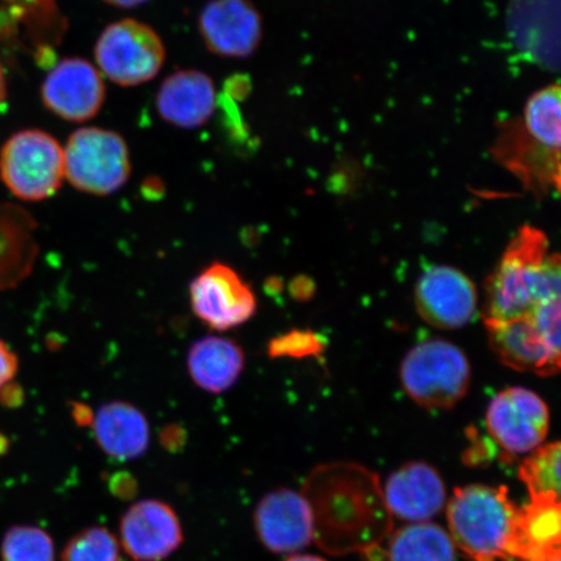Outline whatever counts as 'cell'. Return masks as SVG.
<instances>
[{"instance_id": "1", "label": "cell", "mask_w": 561, "mask_h": 561, "mask_svg": "<svg viewBox=\"0 0 561 561\" xmlns=\"http://www.w3.org/2000/svg\"><path fill=\"white\" fill-rule=\"evenodd\" d=\"M316 471L304 491L314 518V541L332 553L366 552L381 546L391 524L374 520L391 516L380 482L366 469L353 465ZM392 517V516H391Z\"/></svg>"}, {"instance_id": "2", "label": "cell", "mask_w": 561, "mask_h": 561, "mask_svg": "<svg viewBox=\"0 0 561 561\" xmlns=\"http://www.w3.org/2000/svg\"><path fill=\"white\" fill-rule=\"evenodd\" d=\"M560 256L551 254L542 230L517 231L485 284L483 320H508L561 298Z\"/></svg>"}, {"instance_id": "3", "label": "cell", "mask_w": 561, "mask_h": 561, "mask_svg": "<svg viewBox=\"0 0 561 561\" xmlns=\"http://www.w3.org/2000/svg\"><path fill=\"white\" fill-rule=\"evenodd\" d=\"M518 507L504 486L455 489L447 520L456 547L473 561L511 558Z\"/></svg>"}, {"instance_id": "4", "label": "cell", "mask_w": 561, "mask_h": 561, "mask_svg": "<svg viewBox=\"0 0 561 561\" xmlns=\"http://www.w3.org/2000/svg\"><path fill=\"white\" fill-rule=\"evenodd\" d=\"M561 298L508 320H483L491 350L504 366L541 377L560 370Z\"/></svg>"}, {"instance_id": "5", "label": "cell", "mask_w": 561, "mask_h": 561, "mask_svg": "<svg viewBox=\"0 0 561 561\" xmlns=\"http://www.w3.org/2000/svg\"><path fill=\"white\" fill-rule=\"evenodd\" d=\"M401 380L413 402L427 410H450L467 396L471 366L453 343L425 341L404 357Z\"/></svg>"}, {"instance_id": "6", "label": "cell", "mask_w": 561, "mask_h": 561, "mask_svg": "<svg viewBox=\"0 0 561 561\" xmlns=\"http://www.w3.org/2000/svg\"><path fill=\"white\" fill-rule=\"evenodd\" d=\"M62 151L65 178L76 191L107 196L130 179L129 147L117 131L85 126L69 136Z\"/></svg>"}, {"instance_id": "7", "label": "cell", "mask_w": 561, "mask_h": 561, "mask_svg": "<svg viewBox=\"0 0 561 561\" xmlns=\"http://www.w3.org/2000/svg\"><path fill=\"white\" fill-rule=\"evenodd\" d=\"M0 179L21 201L51 198L66 180L59 140L39 129L16 133L0 150Z\"/></svg>"}, {"instance_id": "8", "label": "cell", "mask_w": 561, "mask_h": 561, "mask_svg": "<svg viewBox=\"0 0 561 561\" xmlns=\"http://www.w3.org/2000/svg\"><path fill=\"white\" fill-rule=\"evenodd\" d=\"M96 68L111 82L135 88L150 82L165 62L163 39L150 25L136 19L110 24L96 39Z\"/></svg>"}, {"instance_id": "9", "label": "cell", "mask_w": 561, "mask_h": 561, "mask_svg": "<svg viewBox=\"0 0 561 561\" xmlns=\"http://www.w3.org/2000/svg\"><path fill=\"white\" fill-rule=\"evenodd\" d=\"M193 313L210 331L228 332L254 318L257 300L240 273L226 263L206 266L188 287Z\"/></svg>"}, {"instance_id": "10", "label": "cell", "mask_w": 561, "mask_h": 561, "mask_svg": "<svg viewBox=\"0 0 561 561\" xmlns=\"http://www.w3.org/2000/svg\"><path fill=\"white\" fill-rule=\"evenodd\" d=\"M490 436L504 451L517 455L535 451L549 433L550 411L541 397L524 388H508L488 407Z\"/></svg>"}, {"instance_id": "11", "label": "cell", "mask_w": 561, "mask_h": 561, "mask_svg": "<svg viewBox=\"0 0 561 561\" xmlns=\"http://www.w3.org/2000/svg\"><path fill=\"white\" fill-rule=\"evenodd\" d=\"M45 107L70 123H85L100 114L105 101L103 76L90 61L62 59L46 76L41 89Z\"/></svg>"}, {"instance_id": "12", "label": "cell", "mask_w": 561, "mask_h": 561, "mask_svg": "<svg viewBox=\"0 0 561 561\" xmlns=\"http://www.w3.org/2000/svg\"><path fill=\"white\" fill-rule=\"evenodd\" d=\"M198 30L208 50L222 58H250L263 39L262 15L250 0H210Z\"/></svg>"}, {"instance_id": "13", "label": "cell", "mask_w": 561, "mask_h": 561, "mask_svg": "<svg viewBox=\"0 0 561 561\" xmlns=\"http://www.w3.org/2000/svg\"><path fill=\"white\" fill-rule=\"evenodd\" d=\"M493 156L523 182L526 191L547 196L560 191V151L539 144L518 118L502 126Z\"/></svg>"}, {"instance_id": "14", "label": "cell", "mask_w": 561, "mask_h": 561, "mask_svg": "<svg viewBox=\"0 0 561 561\" xmlns=\"http://www.w3.org/2000/svg\"><path fill=\"white\" fill-rule=\"evenodd\" d=\"M416 310L427 324L459 329L471 322L477 311V290L465 273L446 265H434L419 278Z\"/></svg>"}, {"instance_id": "15", "label": "cell", "mask_w": 561, "mask_h": 561, "mask_svg": "<svg viewBox=\"0 0 561 561\" xmlns=\"http://www.w3.org/2000/svg\"><path fill=\"white\" fill-rule=\"evenodd\" d=\"M255 529L261 542L272 552L293 553L314 541V518L304 493L278 489L257 504Z\"/></svg>"}, {"instance_id": "16", "label": "cell", "mask_w": 561, "mask_h": 561, "mask_svg": "<svg viewBox=\"0 0 561 561\" xmlns=\"http://www.w3.org/2000/svg\"><path fill=\"white\" fill-rule=\"evenodd\" d=\"M184 535L179 516L167 503L140 501L125 512L121 523V545L136 561H160L179 549Z\"/></svg>"}, {"instance_id": "17", "label": "cell", "mask_w": 561, "mask_h": 561, "mask_svg": "<svg viewBox=\"0 0 561 561\" xmlns=\"http://www.w3.org/2000/svg\"><path fill=\"white\" fill-rule=\"evenodd\" d=\"M391 516L409 523L431 522L446 506L440 474L424 461H411L389 476L382 490Z\"/></svg>"}, {"instance_id": "18", "label": "cell", "mask_w": 561, "mask_h": 561, "mask_svg": "<svg viewBox=\"0 0 561 561\" xmlns=\"http://www.w3.org/2000/svg\"><path fill=\"white\" fill-rule=\"evenodd\" d=\"M158 114L175 128L196 129L213 118L219 98L215 82L196 69L178 70L161 82L157 94Z\"/></svg>"}, {"instance_id": "19", "label": "cell", "mask_w": 561, "mask_h": 561, "mask_svg": "<svg viewBox=\"0 0 561 561\" xmlns=\"http://www.w3.org/2000/svg\"><path fill=\"white\" fill-rule=\"evenodd\" d=\"M560 500L551 496L530 497L528 506L518 508L511 558L560 561Z\"/></svg>"}, {"instance_id": "20", "label": "cell", "mask_w": 561, "mask_h": 561, "mask_svg": "<svg viewBox=\"0 0 561 561\" xmlns=\"http://www.w3.org/2000/svg\"><path fill=\"white\" fill-rule=\"evenodd\" d=\"M187 374L199 389L219 396L240 381L245 366L242 346L228 336L210 334L187 351Z\"/></svg>"}, {"instance_id": "21", "label": "cell", "mask_w": 561, "mask_h": 561, "mask_svg": "<svg viewBox=\"0 0 561 561\" xmlns=\"http://www.w3.org/2000/svg\"><path fill=\"white\" fill-rule=\"evenodd\" d=\"M98 445L117 460L142 456L150 444V426L142 412L128 402L105 403L93 416Z\"/></svg>"}, {"instance_id": "22", "label": "cell", "mask_w": 561, "mask_h": 561, "mask_svg": "<svg viewBox=\"0 0 561 561\" xmlns=\"http://www.w3.org/2000/svg\"><path fill=\"white\" fill-rule=\"evenodd\" d=\"M386 549L376 546L364 553L368 561H455L450 533L431 523H409L388 536Z\"/></svg>"}, {"instance_id": "23", "label": "cell", "mask_w": 561, "mask_h": 561, "mask_svg": "<svg viewBox=\"0 0 561 561\" xmlns=\"http://www.w3.org/2000/svg\"><path fill=\"white\" fill-rule=\"evenodd\" d=\"M35 224L24 209L0 206V284L15 286L30 275L38 245Z\"/></svg>"}, {"instance_id": "24", "label": "cell", "mask_w": 561, "mask_h": 561, "mask_svg": "<svg viewBox=\"0 0 561 561\" xmlns=\"http://www.w3.org/2000/svg\"><path fill=\"white\" fill-rule=\"evenodd\" d=\"M560 87L558 83L533 94L525 104L522 123L526 131L539 144L560 151Z\"/></svg>"}, {"instance_id": "25", "label": "cell", "mask_w": 561, "mask_h": 561, "mask_svg": "<svg viewBox=\"0 0 561 561\" xmlns=\"http://www.w3.org/2000/svg\"><path fill=\"white\" fill-rule=\"evenodd\" d=\"M518 476L530 497L551 496L560 500V444L546 445L531 451L523 461Z\"/></svg>"}, {"instance_id": "26", "label": "cell", "mask_w": 561, "mask_h": 561, "mask_svg": "<svg viewBox=\"0 0 561 561\" xmlns=\"http://www.w3.org/2000/svg\"><path fill=\"white\" fill-rule=\"evenodd\" d=\"M2 561H55L53 538L37 526H13L0 547Z\"/></svg>"}, {"instance_id": "27", "label": "cell", "mask_w": 561, "mask_h": 561, "mask_svg": "<svg viewBox=\"0 0 561 561\" xmlns=\"http://www.w3.org/2000/svg\"><path fill=\"white\" fill-rule=\"evenodd\" d=\"M61 561H121V543L108 529L94 526L70 539Z\"/></svg>"}, {"instance_id": "28", "label": "cell", "mask_w": 561, "mask_h": 561, "mask_svg": "<svg viewBox=\"0 0 561 561\" xmlns=\"http://www.w3.org/2000/svg\"><path fill=\"white\" fill-rule=\"evenodd\" d=\"M321 342L311 332L293 331L276 336L270 342L271 357H306L318 354Z\"/></svg>"}, {"instance_id": "29", "label": "cell", "mask_w": 561, "mask_h": 561, "mask_svg": "<svg viewBox=\"0 0 561 561\" xmlns=\"http://www.w3.org/2000/svg\"><path fill=\"white\" fill-rule=\"evenodd\" d=\"M18 369V356L5 342L0 340V392L11 385L13 378L16 377Z\"/></svg>"}, {"instance_id": "30", "label": "cell", "mask_w": 561, "mask_h": 561, "mask_svg": "<svg viewBox=\"0 0 561 561\" xmlns=\"http://www.w3.org/2000/svg\"><path fill=\"white\" fill-rule=\"evenodd\" d=\"M104 2L117 7V9H136V7L149 3L150 0H104Z\"/></svg>"}, {"instance_id": "31", "label": "cell", "mask_w": 561, "mask_h": 561, "mask_svg": "<svg viewBox=\"0 0 561 561\" xmlns=\"http://www.w3.org/2000/svg\"><path fill=\"white\" fill-rule=\"evenodd\" d=\"M144 191L146 196H149V194L152 193L151 198H157L160 193L164 192V187L161 184L159 185L158 180H147L145 182Z\"/></svg>"}, {"instance_id": "32", "label": "cell", "mask_w": 561, "mask_h": 561, "mask_svg": "<svg viewBox=\"0 0 561 561\" xmlns=\"http://www.w3.org/2000/svg\"><path fill=\"white\" fill-rule=\"evenodd\" d=\"M7 100V81H5V75L3 72L2 66H0V111L5 105Z\"/></svg>"}, {"instance_id": "33", "label": "cell", "mask_w": 561, "mask_h": 561, "mask_svg": "<svg viewBox=\"0 0 561 561\" xmlns=\"http://www.w3.org/2000/svg\"><path fill=\"white\" fill-rule=\"evenodd\" d=\"M285 561H327L316 556H293L287 558Z\"/></svg>"}]
</instances>
